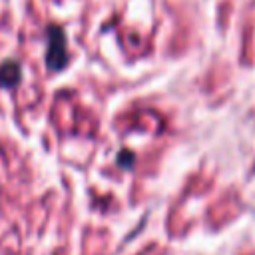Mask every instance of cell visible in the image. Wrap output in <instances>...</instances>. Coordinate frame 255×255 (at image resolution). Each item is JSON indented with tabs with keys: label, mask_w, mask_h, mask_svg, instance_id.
Here are the masks:
<instances>
[{
	"label": "cell",
	"mask_w": 255,
	"mask_h": 255,
	"mask_svg": "<svg viewBox=\"0 0 255 255\" xmlns=\"http://www.w3.org/2000/svg\"><path fill=\"white\" fill-rule=\"evenodd\" d=\"M70 64L66 34L60 26H48V50H46V66L50 72H62Z\"/></svg>",
	"instance_id": "1"
},
{
	"label": "cell",
	"mask_w": 255,
	"mask_h": 255,
	"mask_svg": "<svg viewBox=\"0 0 255 255\" xmlns=\"http://www.w3.org/2000/svg\"><path fill=\"white\" fill-rule=\"evenodd\" d=\"M22 80V68L16 60H6L0 64V86L14 88Z\"/></svg>",
	"instance_id": "2"
},
{
	"label": "cell",
	"mask_w": 255,
	"mask_h": 255,
	"mask_svg": "<svg viewBox=\"0 0 255 255\" xmlns=\"http://www.w3.org/2000/svg\"><path fill=\"white\" fill-rule=\"evenodd\" d=\"M118 165L120 167H124V169H131V165H133V161H135V157H133V153L131 151H128V149H124V151H120V155H118Z\"/></svg>",
	"instance_id": "3"
}]
</instances>
